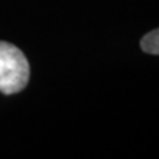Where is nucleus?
<instances>
[{
	"label": "nucleus",
	"instance_id": "obj_1",
	"mask_svg": "<svg viewBox=\"0 0 159 159\" xmlns=\"http://www.w3.org/2000/svg\"><path fill=\"white\" fill-rule=\"evenodd\" d=\"M30 80V63L16 46L0 41V91L15 94L25 89Z\"/></svg>",
	"mask_w": 159,
	"mask_h": 159
},
{
	"label": "nucleus",
	"instance_id": "obj_2",
	"mask_svg": "<svg viewBox=\"0 0 159 159\" xmlns=\"http://www.w3.org/2000/svg\"><path fill=\"white\" fill-rule=\"evenodd\" d=\"M142 50L149 55H159V28L144 35L140 41Z\"/></svg>",
	"mask_w": 159,
	"mask_h": 159
}]
</instances>
